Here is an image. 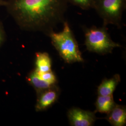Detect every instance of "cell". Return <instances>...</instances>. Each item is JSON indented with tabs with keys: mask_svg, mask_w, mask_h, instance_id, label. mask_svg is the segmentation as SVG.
<instances>
[{
	"mask_svg": "<svg viewBox=\"0 0 126 126\" xmlns=\"http://www.w3.org/2000/svg\"><path fill=\"white\" fill-rule=\"evenodd\" d=\"M66 0H5L4 6L22 30L46 35L64 21Z\"/></svg>",
	"mask_w": 126,
	"mask_h": 126,
	"instance_id": "6da1fadb",
	"label": "cell"
},
{
	"mask_svg": "<svg viewBox=\"0 0 126 126\" xmlns=\"http://www.w3.org/2000/svg\"><path fill=\"white\" fill-rule=\"evenodd\" d=\"M47 35L50 37L52 45L65 62L71 63L84 62L77 41L67 21L63 23L61 32L52 31Z\"/></svg>",
	"mask_w": 126,
	"mask_h": 126,
	"instance_id": "7a4b0ae2",
	"label": "cell"
},
{
	"mask_svg": "<svg viewBox=\"0 0 126 126\" xmlns=\"http://www.w3.org/2000/svg\"><path fill=\"white\" fill-rule=\"evenodd\" d=\"M83 30L85 37V45L90 52L105 55L111 53L114 48L122 46L112 40L105 26L83 27Z\"/></svg>",
	"mask_w": 126,
	"mask_h": 126,
	"instance_id": "3957f363",
	"label": "cell"
},
{
	"mask_svg": "<svg viewBox=\"0 0 126 126\" xmlns=\"http://www.w3.org/2000/svg\"><path fill=\"white\" fill-rule=\"evenodd\" d=\"M126 0H94L93 8L103 20V25L113 24L121 27Z\"/></svg>",
	"mask_w": 126,
	"mask_h": 126,
	"instance_id": "277c9868",
	"label": "cell"
},
{
	"mask_svg": "<svg viewBox=\"0 0 126 126\" xmlns=\"http://www.w3.org/2000/svg\"><path fill=\"white\" fill-rule=\"evenodd\" d=\"M60 94V90L57 85L36 93V111L41 112L50 108L58 100Z\"/></svg>",
	"mask_w": 126,
	"mask_h": 126,
	"instance_id": "5b68a950",
	"label": "cell"
},
{
	"mask_svg": "<svg viewBox=\"0 0 126 126\" xmlns=\"http://www.w3.org/2000/svg\"><path fill=\"white\" fill-rule=\"evenodd\" d=\"M95 113L84 110L78 108H72L69 110L68 118L72 126H91L96 120Z\"/></svg>",
	"mask_w": 126,
	"mask_h": 126,
	"instance_id": "8992f818",
	"label": "cell"
},
{
	"mask_svg": "<svg viewBox=\"0 0 126 126\" xmlns=\"http://www.w3.org/2000/svg\"><path fill=\"white\" fill-rule=\"evenodd\" d=\"M111 125L123 126L126 124V108L125 106L116 104L107 114L106 118Z\"/></svg>",
	"mask_w": 126,
	"mask_h": 126,
	"instance_id": "52a82bcc",
	"label": "cell"
},
{
	"mask_svg": "<svg viewBox=\"0 0 126 126\" xmlns=\"http://www.w3.org/2000/svg\"><path fill=\"white\" fill-rule=\"evenodd\" d=\"M121 79L119 74H116L110 79H105L98 87V94L100 96H108L113 94Z\"/></svg>",
	"mask_w": 126,
	"mask_h": 126,
	"instance_id": "ba28073f",
	"label": "cell"
},
{
	"mask_svg": "<svg viewBox=\"0 0 126 126\" xmlns=\"http://www.w3.org/2000/svg\"><path fill=\"white\" fill-rule=\"evenodd\" d=\"M115 105L113 94L108 96L98 95L95 103V112L108 114Z\"/></svg>",
	"mask_w": 126,
	"mask_h": 126,
	"instance_id": "9c48e42d",
	"label": "cell"
},
{
	"mask_svg": "<svg viewBox=\"0 0 126 126\" xmlns=\"http://www.w3.org/2000/svg\"><path fill=\"white\" fill-rule=\"evenodd\" d=\"M35 69L39 72H46L51 70V60L46 52L36 53Z\"/></svg>",
	"mask_w": 126,
	"mask_h": 126,
	"instance_id": "30bf717a",
	"label": "cell"
},
{
	"mask_svg": "<svg viewBox=\"0 0 126 126\" xmlns=\"http://www.w3.org/2000/svg\"><path fill=\"white\" fill-rule=\"evenodd\" d=\"M26 79L28 82L34 88L36 93L47 89L52 86L41 79L35 69L29 73Z\"/></svg>",
	"mask_w": 126,
	"mask_h": 126,
	"instance_id": "8fae6325",
	"label": "cell"
},
{
	"mask_svg": "<svg viewBox=\"0 0 126 126\" xmlns=\"http://www.w3.org/2000/svg\"><path fill=\"white\" fill-rule=\"evenodd\" d=\"M36 72L41 79L48 83L50 85L53 86L57 85L58 82L57 77L51 70L46 72H39L37 71H36Z\"/></svg>",
	"mask_w": 126,
	"mask_h": 126,
	"instance_id": "7c38bea8",
	"label": "cell"
},
{
	"mask_svg": "<svg viewBox=\"0 0 126 126\" xmlns=\"http://www.w3.org/2000/svg\"><path fill=\"white\" fill-rule=\"evenodd\" d=\"M69 2L84 10H89L93 8L94 0H66Z\"/></svg>",
	"mask_w": 126,
	"mask_h": 126,
	"instance_id": "4fadbf2b",
	"label": "cell"
},
{
	"mask_svg": "<svg viewBox=\"0 0 126 126\" xmlns=\"http://www.w3.org/2000/svg\"><path fill=\"white\" fill-rule=\"evenodd\" d=\"M6 39V34L4 28L0 22V47L2 45Z\"/></svg>",
	"mask_w": 126,
	"mask_h": 126,
	"instance_id": "5bb4252c",
	"label": "cell"
},
{
	"mask_svg": "<svg viewBox=\"0 0 126 126\" xmlns=\"http://www.w3.org/2000/svg\"><path fill=\"white\" fill-rule=\"evenodd\" d=\"M5 0H0V7L4 6Z\"/></svg>",
	"mask_w": 126,
	"mask_h": 126,
	"instance_id": "9a60e30c",
	"label": "cell"
}]
</instances>
